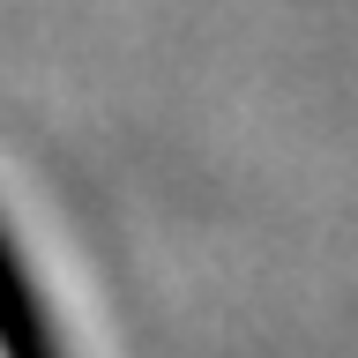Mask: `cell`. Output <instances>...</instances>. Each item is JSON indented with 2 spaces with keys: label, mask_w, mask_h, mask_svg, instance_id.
<instances>
[{
  "label": "cell",
  "mask_w": 358,
  "mask_h": 358,
  "mask_svg": "<svg viewBox=\"0 0 358 358\" xmlns=\"http://www.w3.org/2000/svg\"><path fill=\"white\" fill-rule=\"evenodd\" d=\"M0 358H60V343H52V321H45L38 291H30V276L15 268L8 239H0Z\"/></svg>",
  "instance_id": "cell-1"
}]
</instances>
